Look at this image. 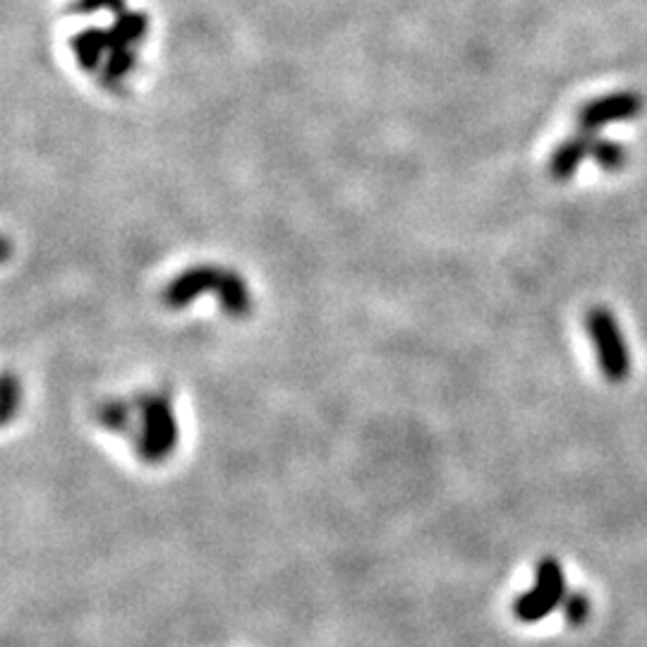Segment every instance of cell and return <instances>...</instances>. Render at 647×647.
Wrapping results in <instances>:
<instances>
[{"label": "cell", "instance_id": "obj_11", "mask_svg": "<svg viewBox=\"0 0 647 647\" xmlns=\"http://www.w3.org/2000/svg\"><path fill=\"white\" fill-rule=\"evenodd\" d=\"M133 420V408L125 400H109L99 408V422L111 432H127Z\"/></svg>", "mask_w": 647, "mask_h": 647}, {"label": "cell", "instance_id": "obj_3", "mask_svg": "<svg viewBox=\"0 0 647 647\" xmlns=\"http://www.w3.org/2000/svg\"><path fill=\"white\" fill-rule=\"evenodd\" d=\"M566 576L561 564L547 556L535 568L533 588L525 590L521 598L513 602V616L523 624H537L547 618L556 606H561L566 600Z\"/></svg>", "mask_w": 647, "mask_h": 647}, {"label": "cell", "instance_id": "obj_8", "mask_svg": "<svg viewBox=\"0 0 647 647\" xmlns=\"http://www.w3.org/2000/svg\"><path fill=\"white\" fill-rule=\"evenodd\" d=\"M149 32V18L139 10H125L115 15L109 27V44L113 48H135L145 42Z\"/></svg>", "mask_w": 647, "mask_h": 647}, {"label": "cell", "instance_id": "obj_14", "mask_svg": "<svg viewBox=\"0 0 647 647\" xmlns=\"http://www.w3.org/2000/svg\"><path fill=\"white\" fill-rule=\"evenodd\" d=\"M0 398H3V422L8 424L12 420V416L18 412L20 398H22V388L10 372L3 374V394H0Z\"/></svg>", "mask_w": 647, "mask_h": 647}, {"label": "cell", "instance_id": "obj_1", "mask_svg": "<svg viewBox=\"0 0 647 647\" xmlns=\"http://www.w3.org/2000/svg\"><path fill=\"white\" fill-rule=\"evenodd\" d=\"M141 412L139 456L147 463H163L178 446V422L168 394H141L137 398Z\"/></svg>", "mask_w": 647, "mask_h": 647}, {"label": "cell", "instance_id": "obj_13", "mask_svg": "<svg viewBox=\"0 0 647 647\" xmlns=\"http://www.w3.org/2000/svg\"><path fill=\"white\" fill-rule=\"evenodd\" d=\"M564 614H566V621L571 626H582V624H586L588 616H590V600L586 598V592L566 594Z\"/></svg>", "mask_w": 647, "mask_h": 647}, {"label": "cell", "instance_id": "obj_7", "mask_svg": "<svg viewBox=\"0 0 647 647\" xmlns=\"http://www.w3.org/2000/svg\"><path fill=\"white\" fill-rule=\"evenodd\" d=\"M590 149H592V135H586V133L561 141V145L554 149L552 159H549L552 178L559 180V183L571 180L580 168V163L586 161V157H590Z\"/></svg>", "mask_w": 647, "mask_h": 647}, {"label": "cell", "instance_id": "obj_4", "mask_svg": "<svg viewBox=\"0 0 647 647\" xmlns=\"http://www.w3.org/2000/svg\"><path fill=\"white\" fill-rule=\"evenodd\" d=\"M643 111V99L633 92H616L610 97L588 101L578 111V127L580 133L594 135L600 127L612 123H624L638 118Z\"/></svg>", "mask_w": 647, "mask_h": 647}, {"label": "cell", "instance_id": "obj_2", "mask_svg": "<svg viewBox=\"0 0 647 647\" xmlns=\"http://www.w3.org/2000/svg\"><path fill=\"white\" fill-rule=\"evenodd\" d=\"M586 329L604 377L614 384L628 379L631 353L618 319L606 307H592L586 317Z\"/></svg>", "mask_w": 647, "mask_h": 647}, {"label": "cell", "instance_id": "obj_12", "mask_svg": "<svg viewBox=\"0 0 647 647\" xmlns=\"http://www.w3.org/2000/svg\"><path fill=\"white\" fill-rule=\"evenodd\" d=\"M127 10V0H72L70 12L72 15H94V12H111L121 15Z\"/></svg>", "mask_w": 647, "mask_h": 647}, {"label": "cell", "instance_id": "obj_10", "mask_svg": "<svg viewBox=\"0 0 647 647\" xmlns=\"http://www.w3.org/2000/svg\"><path fill=\"white\" fill-rule=\"evenodd\" d=\"M590 157L598 161L604 171L616 173L626 163V149L612 139H592Z\"/></svg>", "mask_w": 647, "mask_h": 647}, {"label": "cell", "instance_id": "obj_5", "mask_svg": "<svg viewBox=\"0 0 647 647\" xmlns=\"http://www.w3.org/2000/svg\"><path fill=\"white\" fill-rule=\"evenodd\" d=\"M226 274H228L226 269L212 266V264L190 266L183 271V274H178L171 283H168V288L163 291V303L173 309H183L204 293L218 295L224 288Z\"/></svg>", "mask_w": 647, "mask_h": 647}, {"label": "cell", "instance_id": "obj_6", "mask_svg": "<svg viewBox=\"0 0 647 647\" xmlns=\"http://www.w3.org/2000/svg\"><path fill=\"white\" fill-rule=\"evenodd\" d=\"M70 50L77 65H80L84 72H97L111 50L109 30L84 27L80 32H75L70 36Z\"/></svg>", "mask_w": 647, "mask_h": 647}, {"label": "cell", "instance_id": "obj_9", "mask_svg": "<svg viewBox=\"0 0 647 647\" xmlns=\"http://www.w3.org/2000/svg\"><path fill=\"white\" fill-rule=\"evenodd\" d=\"M135 68H137L135 48H113V50H109L106 60H103V65H101L103 82H106V84H118Z\"/></svg>", "mask_w": 647, "mask_h": 647}]
</instances>
